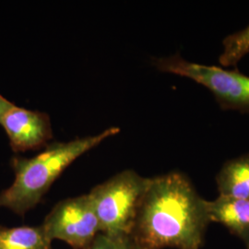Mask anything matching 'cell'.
I'll return each instance as SVG.
<instances>
[{
	"instance_id": "8fae6325",
	"label": "cell",
	"mask_w": 249,
	"mask_h": 249,
	"mask_svg": "<svg viewBox=\"0 0 249 249\" xmlns=\"http://www.w3.org/2000/svg\"><path fill=\"white\" fill-rule=\"evenodd\" d=\"M89 249H142L130 235H108L100 232Z\"/></svg>"
},
{
	"instance_id": "8992f818",
	"label": "cell",
	"mask_w": 249,
	"mask_h": 249,
	"mask_svg": "<svg viewBox=\"0 0 249 249\" xmlns=\"http://www.w3.org/2000/svg\"><path fill=\"white\" fill-rule=\"evenodd\" d=\"M14 152L39 150L53 139L50 117L43 112L32 111L13 105L0 118Z\"/></svg>"
},
{
	"instance_id": "7c38bea8",
	"label": "cell",
	"mask_w": 249,
	"mask_h": 249,
	"mask_svg": "<svg viewBox=\"0 0 249 249\" xmlns=\"http://www.w3.org/2000/svg\"><path fill=\"white\" fill-rule=\"evenodd\" d=\"M13 105H14L13 103L9 102L8 99L3 97V96L0 94V118H1V116L4 115V113H5L9 108L12 107Z\"/></svg>"
},
{
	"instance_id": "5b68a950",
	"label": "cell",
	"mask_w": 249,
	"mask_h": 249,
	"mask_svg": "<svg viewBox=\"0 0 249 249\" xmlns=\"http://www.w3.org/2000/svg\"><path fill=\"white\" fill-rule=\"evenodd\" d=\"M42 225L50 240L62 241L73 249H89L101 232L88 194L56 203Z\"/></svg>"
},
{
	"instance_id": "9c48e42d",
	"label": "cell",
	"mask_w": 249,
	"mask_h": 249,
	"mask_svg": "<svg viewBox=\"0 0 249 249\" xmlns=\"http://www.w3.org/2000/svg\"><path fill=\"white\" fill-rule=\"evenodd\" d=\"M0 249H53L43 225L5 227L0 225Z\"/></svg>"
},
{
	"instance_id": "3957f363",
	"label": "cell",
	"mask_w": 249,
	"mask_h": 249,
	"mask_svg": "<svg viewBox=\"0 0 249 249\" xmlns=\"http://www.w3.org/2000/svg\"><path fill=\"white\" fill-rule=\"evenodd\" d=\"M151 178L124 170L91 188L89 197L100 231L108 235H130L134 221Z\"/></svg>"
},
{
	"instance_id": "277c9868",
	"label": "cell",
	"mask_w": 249,
	"mask_h": 249,
	"mask_svg": "<svg viewBox=\"0 0 249 249\" xmlns=\"http://www.w3.org/2000/svg\"><path fill=\"white\" fill-rule=\"evenodd\" d=\"M160 71L185 77L209 89L223 110L249 113V77L237 70H225L187 61L179 54L154 58Z\"/></svg>"
},
{
	"instance_id": "ba28073f",
	"label": "cell",
	"mask_w": 249,
	"mask_h": 249,
	"mask_svg": "<svg viewBox=\"0 0 249 249\" xmlns=\"http://www.w3.org/2000/svg\"><path fill=\"white\" fill-rule=\"evenodd\" d=\"M220 196L249 199V152L226 160L216 176Z\"/></svg>"
},
{
	"instance_id": "30bf717a",
	"label": "cell",
	"mask_w": 249,
	"mask_h": 249,
	"mask_svg": "<svg viewBox=\"0 0 249 249\" xmlns=\"http://www.w3.org/2000/svg\"><path fill=\"white\" fill-rule=\"evenodd\" d=\"M247 54H249V25L223 39L219 62L225 68L236 67Z\"/></svg>"
},
{
	"instance_id": "4fadbf2b",
	"label": "cell",
	"mask_w": 249,
	"mask_h": 249,
	"mask_svg": "<svg viewBox=\"0 0 249 249\" xmlns=\"http://www.w3.org/2000/svg\"><path fill=\"white\" fill-rule=\"evenodd\" d=\"M249 249V248H247V249Z\"/></svg>"
},
{
	"instance_id": "52a82bcc",
	"label": "cell",
	"mask_w": 249,
	"mask_h": 249,
	"mask_svg": "<svg viewBox=\"0 0 249 249\" xmlns=\"http://www.w3.org/2000/svg\"><path fill=\"white\" fill-rule=\"evenodd\" d=\"M207 205L211 223L222 224L249 248V199L219 195Z\"/></svg>"
},
{
	"instance_id": "6da1fadb",
	"label": "cell",
	"mask_w": 249,
	"mask_h": 249,
	"mask_svg": "<svg viewBox=\"0 0 249 249\" xmlns=\"http://www.w3.org/2000/svg\"><path fill=\"white\" fill-rule=\"evenodd\" d=\"M207 204L181 172L151 178L130 236L142 249H201L212 223Z\"/></svg>"
},
{
	"instance_id": "7a4b0ae2",
	"label": "cell",
	"mask_w": 249,
	"mask_h": 249,
	"mask_svg": "<svg viewBox=\"0 0 249 249\" xmlns=\"http://www.w3.org/2000/svg\"><path fill=\"white\" fill-rule=\"evenodd\" d=\"M116 126L69 142H53L33 158L14 156L10 160L15 179L0 193V208L24 216L41 202L55 180L74 160L119 132Z\"/></svg>"
}]
</instances>
